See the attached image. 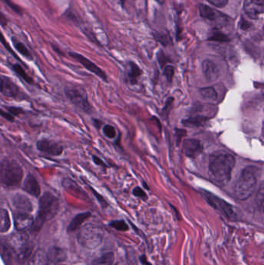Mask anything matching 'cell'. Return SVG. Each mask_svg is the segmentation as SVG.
Returning <instances> with one entry per match:
<instances>
[{
	"label": "cell",
	"mask_w": 264,
	"mask_h": 265,
	"mask_svg": "<svg viewBox=\"0 0 264 265\" xmlns=\"http://www.w3.org/2000/svg\"><path fill=\"white\" fill-rule=\"evenodd\" d=\"M89 188V189L92 191V192L93 193V195H95V198H97V200L99 201V203L101 204V206H103V208H106L109 206V204L106 202V199H105L103 195L99 194L95 189L92 187V186H88Z\"/></svg>",
	"instance_id": "37"
},
{
	"label": "cell",
	"mask_w": 264,
	"mask_h": 265,
	"mask_svg": "<svg viewBox=\"0 0 264 265\" xmlns=\"http://www.w3.org/2000/svg\"><path fill=\"white\" fill-rule=\"evenodd\" d=\"M0 24L2 27H5L8 24L7 19L5 18V16L2 13H1V16H0Z\"/></svg>",
	"instance_id": "46"
},
{
	"label": "cell",
	"mask_w": 264,
	"mask_h": 265,
	"mask_svg": "<svg viewBox=\"0 0 264 265\" xmlns=\"http://www.w3.org/2000/svg\"></svg>",
	"instance_id": "51"
},
{
	"label": "cell",
	"mask_w": 264,
	"mask_h": 265,
	"mask_svg": "<svg viewBox=\"0 0 264 265\" xmlns=\"http://www.w3.org/2000/svg\"><path fill=\"white\" fill-rule=\"evenodd\" d=\"M121 5H124L125 0H119Z\"/></svg>",
	"instance_id": "48"
},
{
	"label": "cell",
	"mask_w": 264,
	"mask_h": 265,
	"mask_svg": "<svg viewBox=\"0 0 264 265\" xmlns=\"http://www.w3.org/2000/svg\"><path fill=\"white\" fill-rule=\"evenodd\" d=\"M173 102H174V99L172 97L168 98L167 99L165 106H164V108L162 109V115H165L166 117L168 116L170 110H171V107H172Z\"/></svg>",
	"instance_id": "38"
},
{
	"label": "cell",
	"mask_w": 264,
	"mask_h": 265,
	"mask_svg": "<svg viewBox=\"0 0 264 265\" xmlns=\"http://www.w3.org/2000/svg\"><path fill=\"white\" fill-rule=\"evenodd\" d=\"M202 150V145L198 140L188 139L183 142V151L187 157L194 158L199 155Z\"/></svg>",
	"instance_id": "17"
},
{
	"label": "cell",
	"mask_w": 264,
	"mask_h": 265,
	"mask_svg": "<svg viewBox=\"0 0 264 265\" xmlns=\"http://www.w3.org/2000/svg\"><path fill=\"white\" fill-rule=\"evenodd\" d=\"M12 203L17 212L30 213L33 211V203L27 195L17 193L12 198Z\"/></svg>",
	"instance_id": "15"
},
{
	"label": "cell",
	"mask_w": 264,
	"mask_h": 265,
	"mask_svg": "<svg viewBox=\"0 0 264 265\" xmlns=\"http://www.w3.org/2000/svg\"><path fill=\"white\" fill-rule=\"evenodd\" d=\"M200 93H201V97L207 101H216L218 98L217 92L212 87L201 88Z\"/></svg>",
	"instance_id": "27"
},
{
	"label": "cell",
	"mask_w": 264,
	"mask_h": 265,
	"mask_svg": "<svg viewBox=\"0 0 264 265\" xmlns=\"http://www.w3.org/2000/svg\"><path fill=\"white\" fill-rule=\"evenodd\" d=\"M4 108H5V110H6L9 114L14 115L15 117L16 116H19V115L24 114L26 113L25 110L21 108V107H9V106H7V107H5Z\"/></svg>",
	"instance_id": "36"
},
{
	"label": "cell",
	"mask_w": 264,
	"mask_h": 265,
	"mask_svg": "<svg viewBox=\"0 0 264 265\" xmlns=\"http://www.w3.org/2000/svg\"><path fill=\"white\" fill-rule=\"evenodd\" d=\"M0 115L4 119H6V120L11 122V123H13L15 122V116L14 115H12V114H9V112H7L6 110H4L3 108L0 111Z\"/></svg>",
	"instance_id": "41"
},
{
	"label": "cell",
	"mask_w": 264,
	"mask_h": 265,
	"mask_svg": "<svg viewBox=\"0 0 264 265\" xmlns=\"http://www.w3.org/2000/svg\"><path fill=\"white\" fill-rule=\"evenodd\" d=\"M204 75L209 81H214L218 79L220 76V70L217 65L211 60H205L202 64Z\"/></svg>",
	"instance_id": "20"
},
{
	"label": "cell",
	"mask_w": 264,
	"mask_h": 265,
	"mask_svg": "<svg viewBox=\"0 0 264 265\" xmlns=\"http://www.w3.org/2000/svg\"><path fill=\"white\" fill-rule=\"evenodd\" d=\"M23 190L35 198H38L41 194V188L36 177L33 174H27L23 185Z\"/></svg>",
	"instance_id": "13"
},
{
	"label": "cell",
	"mask_w": 264,
	"mask_h": 265,
	"mask_svg": "<svg viewBox=\"0 0 264 265\" xmlns=\"http://www.w3.org/2000/svg\"><path fill=\"white\" fill-rule=\"evenodd\" d=\"M157 60H158L160 67L163 69L164 65H166V62H167V58H166L165 54H164L163 51H160V52L157 54Z\"/></svg>",
	"instance_id": "42"
},
{
	"label": "cell",
	"mask_w": 264,
	"mask_h": 265,
	"mask_svg": "<svg viewBox=\"0 0 264 265\" xmlns=\"http://www.w3.org/2000/svg\"><path fill=\"white\" fill-rule=\"evenodd\" d=\"M210 41L220 42V43H226L230 41V38L220 31H216L212 33V35L209 38Z\"/></svg>",
	"instance_id": "29"
},
{
	"label": "cell",
	"mask_w": 264,
	"mask_h": 265,
	"mask_svg": "<svg viewBox=\"0 0 264 265\" xmlns=\"http://www.w3.org/2000/svg\"><path fill=\"white\" fill-rule=\"evenodd\" d=\"M92 161L95 163V165L100 167V168H103V169H106V168H110V165L106 164L103 159L101 157H98L97 155H95V154H92Z\"/></svg>",
	"instance_id": "39"
},
{
	"label": "cell",
	"mask_w": 264,
	"mask_h": 265,
	"mask_svg": "<svg viewBox=\"0 0 264 265\" xmlns=\"http://www.w3.org/2000/svg\"><path fill=\"white\" fill-rule=\"evenodd\" d=\"M164 76H165L167 81L171 83L172 82L173 77L175 75V68L173 67L172 65H166L164 69Z\"/></svg>",
	"instance_id": "34"
},
{
	"label": "cell",
	"mask_w": 264,
	"mask_h": 265,
	"mask_svg": "<svg viewBox=\"0 0 264 265\" xmlns=\"http://www.w3.org/2000/svg\"><path fill=\"white\" fill-rule=\"evenodd\" d=\"M69 56L73 59L75 60L76 62L81 64L83 67L90 72L93 73L95 76L99 77L100 79L103 80L105 82H108V76L105 73L103 69L99 67L96 64L94 63L91 60L88 59L86 57L84 56L82 54H78L77 52H69Z\"/></svg>",
	"instance_id": "8"
},
{
	"label": "cell",
	"mask_w": 264,
	"mask_h": 265,
	"mask_svg": "<svg viewBox=\"0 0 264 265\" xmlns=\"http://www.w3.org/2000/svg\"><path fill=\"white\" fill-rule=\"evenodd\" d=\"M239 25L241 29L243 30V31H247L251 27L252 24L245 19L242 18L239 23Z\"/></svg>",
	"instance_id": "43"
},
{
	"label": "cell",
	"mask_w": 264,
	"mask_h": 265,
	"mask_svg": "<svg viewBox=\"0 0 264 265\" xmlns=\"http://www.w3.org/2000/svg\"><path fill=\"white\" fill-rule=\"evenodd\" d=\"M185 135V131L183 130H176L177 143L179 144L180 141L182 139V137Z\"/></svg>",
	"instance_id": "44"
},
{
	"label": "cell",
	"mask_w": 264,
	"mask_h": 265,
	"mask_svg": "<svg viewBox=\"0 0 264 265\" xmlns=\"http://www.w3.org/2000/svg\"><path fill=\"white\" fill-rule=\"evenodd\" d=\"M104 235V230L99 227L86 225L77 233V240L85 248L95 249L102 244Z\"/></svg>",
	"instance_id": "6"
},
{
	"label": "cell",
	"mask_w": 264,
	"mask_h": 265,
	"mask_svg": "<svg viewBox=\"0 0 264 265\" xmlns=\"http://www.w3.org/2000/svg\"><path fill=\"white\" fill-rule=\"evenodd\" d=\"M49 260L52 263L58 264L65 262L67 259L66 250L61 248V247H51L47 252Z\"/></svg>",
	"instance_id": "21"
},
{
	"label": "cell",
	"mask_w": 264,
	"mask_h": 265,
	"mask_svg": "<svg viewBox=\"0 0 264 265\" xmlns=\"http://www.w3.org/2000/svg\"><path fill=\"white\" fill-rule=\"evenodd\" d=\"M14 226L17 230H24L35 224L34 217L30 213L16 212L13 214Z\"/></svg>",
	"instance_id": "16"
},
{
	"label": "cell",
	"mask_w": 264,
	"mask_h": 265,
	"mask_svg": "<svg viewBox=\"0 0 264 265\" xmlns=\"http://www.w3.org/2000/svg\"><path fill=\"white\" fill-rule=\"evenodd\" d=\"M65 94L69 101L81 112L88 115L92 114L93 107L90 103L88 93L82 85L79 84H67L65 87Z\"/></svg>",
	"instance_id": "4"
},
{
	"label": "cell",
	"mask_w": 264,
	"mask_h": 265,
	"mask_svg": "<svg viewBox=\"0 0 264 265\" xmlns=\"http://www.w3.org/2000/svg\"><path fill=\"white\" fill-rule=\"evenodd\" d=\"M112 227L115 228L117 230L126 231L129 229V227L123 220H115L110 224Z\"/></svg>",
	"instance_id": "35"
},
{
	"label": "cell",
	"mask_w": 264,
	"mask_h": 265,
	"mask_svg": "<svg viewBox=\"0 0 264 265\" xmlns=\"http://www.w3.org/2000/svg\"><path fill=\"white\" fill-rule=\"evenodd\" d=\"M133 195L137 198L142 199L143 201L146 202L148 199V195L146 191H144V188H141L140 186H137L133 189Z\"/></svg>",
	"instance_id": "32"
},
{
	"label": "cell",
	"mask_w": 264,
	"mask_h": 265,
	"mask_svg": "<svg viewBox=\"0 0 264 265\" xmlns=\"http://www.w3.org/2000/svg\"><path fill=\"white\" fill-rule=\"evenodd\" d=\"M61 186L64 188V189L68 192L71 193L73 195L78 197V198H88L86 192L84 191L82 188L77 184L75 181L73 180L72 178L69 177H65L61 180Z\"/></svg>",
	"instance_id": "14"
},
{
	"label": "cell",
	"mask_w": 264,
	"mask_h": 265,
	"mask_svg": "<svg viewBox=\"0 0 264 265\" xmlns=\"http://www.w3.org/2000/svg\"><path fill=\"white\" fill-rule=\"evenodd\" d=\"M260 1H261L264 4V0H260Z\"/></svg>",
	"instance_id": "50"
},
{
	"label": "cell",
	"mask_w": 264,
	"mask_h": 265,
	"mask_svg": "<svg viewBox=\"0 0 264 265\" xmlns=\"http://www.w3.org/2000/svg\"><path fill=\"white\" fill-rule=\"evenodd\" d=\"M203 195L207 202H209L212 207L220 210L228 218H233L234 216H235V212H234L233 208L231 205L225 202L222 198L209 192V191H203Z\"/></svg>",
	"instance_id": "10"
},
{
	"label": "cell",
	"mask_w": 264,
	"mask_h": 265,
	"mask_svg": "<svg viewBox=\"0 0 264 265\" xmlns=\"http://www.w3.org/2000/svg\"><path fill=\"white\" fill-rule=\"evenodd\" d=\"M0 82V92L2 96L15 99H20L21 96H24L20 87L8 76H1Z\"/></svg>",
	"instance_id": "11"
},
{
	"label": "cell",
	"mask_w": 264,
	"mask_h": 265,
	"mask_svg": "<svg viewBox=\"0 0 264 265\" xmlns=\"http://www.w3.org/2000/svg\"><path fill=\"white\" fill-rule=\"evenodd\" d=\"M153 38L156 41L161 43L162 45L166 46L169 45L171 42V38L169 35L165 33L155 32L153 34Z\"/></svg>",
	"instance_id": "28"
},
{
	"label": "cell",
	"mask_w": 264,
	"mask_h": 265,
	"mask_svg": "<svg viewBox=\"0 0 264 265\" xmlns=\"http://www.w3.org/2000/svg\"><path fill=\"white\" fill-rule=\"evenodd\" d=\"M59 208V198L50 191H45L39 199L38 218L34 224L35 227L40 228L43 223L54 218L58 214Z\"/></svg>",
	"instance_id": "3"
},
{
	"label": "cell",
	"mask_w": 264,
	"mask_h": 265,
	"mask_svg": "<svg viewBox=\"0 0 264 265\" xmlns=\"http://www.w3.org/2000/svg\"><path fill=\"white\" fill-rule=\"evenodd\" d=\"M50 262L47 253L38 250L30 258L27 265H50Z\"/></svg>",
	"instance_id": "22"
},
{
	"label": "cell",
	"mask_w": 264,
	"mask_h": 265,
	"mask_svg": "<svg viewBox=\"0 0 264 265\" xmlns=\"http://www.w3.org/2000/svg\"><path fill=\"white\" fill-rule=\"evenodd\" d=\"M199 13L201 17L212 20V21H218V20H226L227 16L219 11L212 9L209 5L201 4L199 6Z\"/></svg>",
	"instance_id": "18"
},
{
	"label": "cell",
	"mask_w": 264,
	"mask_h": 265,
	"mask_svg": "<svg viewBox=\"0 0 264 265\" xmlns=\"http://www.w3.org/2000/svg\"><path fill=\"white\" fill-rule=\"evenodd\" d=\"M0 231L1 233H5L10 228L11 221L9 217V212L5 209H1L0 211Z\"/></svg>",
	"instance_id": "26"
},
{
	"label": "cell",
	"mask_w": 264,
	"mask_h": 265,
	"mask_svg": "<svg viewBox=\"0 0 264 265\" xmlns=\"http://www.w3.org/2000/svg\"><path fill=\"white\" fill-rule=\"evenodd\" d=\"M24 169L16 160L3 158L0 162V182L9 189L18 187L24 179Z\"/></svg>",
	"instance_id": "2"
},
{
	"label": "cell",
	"mask_w": 264,
	"mask_h": 265,
	"mask_svg": "<svg viewBox=\"0 0 264 265\" xmlns=\"http://www.w3.org/2000/svg\"><path fill=\"white\" fill-rule=\"evenodd\" d=\"M9 66L10 69L13 70V73L18 76L20 79L27 82L29 85H34L35 84V81L33 79L32 77L29 76L26 73L25 69L22 67L20 64H12L9 63Z\"/></svg>",
	"instance_id": "23"
},
{
	"label": "cell",
	"mask_w": 264,
	"mask_h": 265,
	"mask_svg": "<svg viewBox=\"0 0 264 265\" xmlns=\"http://www.w3.org/2000/svg\"><path fill=\"white\" fill-rule=\"evenodd\" d=\"M36 147L39 151L53 157L61 155L64 152V147L60 143L48 138H41L37 141Z\"/></svg>",
	"instance_id": "9"
},
{
	"label": "cell",
	"mask_w": 264,
	"mask_h": 265,
	"mask_svg": "<svg viewBox=\"0 0 264 265\" xmlns=\"http://www.w3.org/2000/svg\"><path fill=\"white\" fill-rule=\"evenodd\" d=\"M12 41H13V44L14 46L15 49L21 54L22 56L24 57V58H27L29 61H33L34 57H33L32 54H31L29 49L27 48V46L24 43H22L21 41H20L15 37L12 38Z\"/></svg>",
	"instance_id": "25"
},
{
	"label": "cell",
	"mask_w": 264,
	"mask_h": 265,
	"mask_svg": "<svg viewBox=\"0 0 264 265\" xmlns=\"http://www.w3.org/2000/svg\"><path fill=\"white\" fill-rule=\"evenodd\" d=\"M103 133L108 139H115L117 136L116 130L113 125L106 124L103 126Z\"/></svg>",
	"instance_id": "31"
},
{
	"label": "cell",
	"mask_w": 264,
	"mask_h": 265,
	"mask_svg": "<svg viewBox=\"0 0 264 265\" xmlns=\"http://www.w3.org/2000/svg\"><path fill=\"white\" fill-rule=\"evenodd\" d=\"M92 123H93L94 126H95V128L97 129V130L101 129V127H102V126H103V122L98 119H92Z\"/></svg>",
	"instance_id": "45"
},
{
	"label": "cell",
	"mask_w": 264,
	"mask_h": 265,
	"mask_svg": "<svg viewBox=\"0 0 264 265\" xmlns=\"http://www.w3.org/2000/svg\"><path fill=\"white\" fill-rule=\"evenodd\" d=\"M143 70L136 62H128V70L126 73V78L128 82L131 85H137L139 82V78L142 76Z\"/></svg>",
	"instance_id": "19"
},
{
	"label": "cell",
	"mask_w": 264,
	"mask_h": 265,
	"mask_svg": "<svg viewBox=\"0 0 264 265\" xmlns=\"http://www.w3.org/2000/svg\"><path fill=\"white\" fill-rule=\"evenodd\" d=\"M114 260V255L113 253H107L95 261V265H111Z\"/></svg>",
	"instance_id": "30"
},
{
	"label": "cell",
	"mask_w": 264,
	"mask_h": 265,
	"mask_svg": "<svg viewBox=\"0 0 264 265\" xmlns=\"http://www.w3.org/2000/svg\"><path fill=\"white\" fill-rule=\"evenodd\" d=\"M143 188H144V189H150L149 186L147 185V183H146L145 182H143Z\"/></svg>",
	"instance_id": "47"
},
{
	"label": "cell",
	"mask_w": 264,
	"mask_h": 265,
	"mask_svg": "<svg viewBox=\"0 0 264 265\" xmlns=\"http://www.w3.org/2000/svg\"><path fill=\"white\" fill-rule=\"evenodd\" d=\"M243 9L250 18L256 20L264 13V4L260 0H245Z\"/></svg>",
	"instance_id": "12"
},
{
	"label": "cell",
	"mask_w": 264,
	"mask_h": 265,
	"mask_svg": "<svg viewBox=\"0 0 264 265\" xmlns=\"http://www.w3.org/2000/svg\"><path fill=\"white\" fill-rule=\"evenodd\" d=\"M209 3L216 7L223 8L228 4V0H207Z\"/></svg>",
	"instance_id": "40"
},
{
	"label": "cell",
	"mask_w": 264,
	"mask_h": 265,
	"mask_svg": "<svg viewBox=\"0 0 264 265\" xmlns=\"http://www.w3.org/2000/svg\"><path fill=\"white\" fill-rule=\"evenodd\" d=\"M157 2H160V3H162V2H164V0H156Z\"/></svg>",
	"instance_id": "49"
},
{
	"label": "cell",
	"mask_w": 264,
	"mask_h": 265,
	"mask_svg": "<svg viewBox=\"0 0 264 265\" xmlns=\"http://www.w3.org/2000/svg\"><path fill=\"white\" fill-rule=\"evenodd\" d=\"M257 178L253 167L245 168L235 186V194L240 200H246L256 189Z\"/></svg>",
	"instance_id": "5"
},
{
	"label": "cell",
	"mask_w": 264,
	"mask_h": 265,
	"mask_svg": "<svg viewBox=\"0 0 264 265\" xmlns=\"http://www.w3.org/2000/svg\"></svg>",
	"instance_id": "52"
},
{
	"label": "cell",
	"mask_w": 264,
	"mask_h": 265,
	"mask_svg": "<svg viewBox=\"0 0 264 265\" xmlns=\"http://www.w3.org/2000/svg\"><path fill=\"white\" fill-rule=\"evenodd\" d=\"M2 1L5 4V5H7L8 7L10 8L14 13H16V14L22 15L24 13L23 9H22V8L20 7V5L13 2L12 0H2Z\"/></svg>",
	"instance_id": "33"
},
{
	"label": "cell",
	"mask_w": 264,
	"mask_h": 265,
	"mask_svg": "<svg viewBox=\"0 0 264 265\" xmlns=\"http://www.w3.org/2000/svg\"><path fill=\"white\" fill-rule=\"evenodd\" d=\"M235 164V157L229 153H214L209 159V171L217 183L226 186L231 179Z\"/></svg>",
	"instance_id": "1"
},
{
	"label": "cell",
	"mask_w": 264,
	"mask_h": 265,
	"mask_svg": "<svg viewBox=\"0 0 264 265\" xmlns=\"http://www.w3.org/2000/svg\"><path fill=\"white\" fill-rule=\"evenodd\" d=\"M9 247L18 257L20 262L31 256L33 245L26 234H16L9 240Z\"/></svg>",
	"instance_id": "7"
},
{
	"label": "cell",
	"mask_w": 264,
	"mask_h": 265,
	"mask_svg": "<svg viewBox=\"0 0 264 265\" xmlns=\"http://www.w3.org/2000/svg\"><path fill=\"white\" fill-rule=\"evenodd\" d=\"M91 217V213L89 212H86V213H79L77 216L73 218L72 220V222L69 224V227H68V230L69 232H72V231L75 230V229H78L80 227V226L85 222L87 219Z\"/></svg>",
	"instance_id": "24"
}]
</instances>
